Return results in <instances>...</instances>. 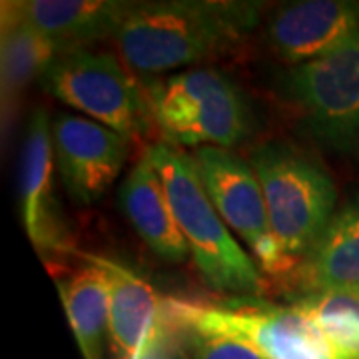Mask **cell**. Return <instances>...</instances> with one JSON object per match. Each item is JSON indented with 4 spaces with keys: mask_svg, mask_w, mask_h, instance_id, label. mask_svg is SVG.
<instances>
[{
    "mask_svg": "<svg viewBox=\"0 0 359 359\" xmlns=\"http://www.w3.org/2000/svg\"><path fill=\"white\" fill-rule=\"evenodd\" d=\"M259 2H132L116 32L122 62L140 76L198 65L231 50L259 22Z\"/></svg>",
    "mask_w": 359,
    "mask_h": 359,
    "instance_id": "obj_1",
    "label": "cell"
},
{
    "mask_svg": "<svg viewBox=\"0 0 359 359\" xmlns=\"http://www.w3.org/2000/svg\"><path fill=\"white\" fill-rule=\"evenodd\" d=\"M146 152L160 174L174 219L204 282L219 294H266L264 276L231 238L230 228L208 198L192 154L168 142H158Z\"/></svg>",
    "mask_w": 359,
    "mask_h": 359,
    "instance_id": "obj_2",
    "label": "cell"
},
{
    "mask_svg": "<svg viewBox=\"0 0 359 359\" xmlns=\"http://www.w3.org/2000/svg\"><path fill=\"white\" fill-rule=\"evenodd\" d=\"M250 164L264 190L276 244L292 268L308 256L335 216L334 180L309 156L283 142L257 146Z\"/></svg>",
    "mask_w": 359,
    "mask_h": 359,
    "instance_id": "obj_3",
    "label": "cell"
},
{
    "mask_svg": "<svg viewBox=\"0 0 359 359\" xmlns=\"http://www.w3.org/2000/svg\"><path fill=\"white\" fill-rule=\"evenodd\" d=\"M156 126L172 146L242 144L254 130V114L242 88L214 68H192L148 86Z\"/></svg>",
    "mask_w": 359,
    "mask_h": 359,
    "instance_id": "obj_4",
    "label": "cell"
},
{
    "mask_svg": "<svg viewBox=\"0 0 359 359\" xmlns=\"http://www.w3.org/2000/svg\"><path fill=\"white\" fill-rule=\"evenodd\" d=\"M172 302L196 334L233 339L264 359H346L320 325L295 306L283 308L257 297Z\"/></svg>",
    "mask_w": 359,
    "mask_h": 359,
    "instance_id": "obj_5",
    "label": "cell"
},
{
    "mask_svg": "<svg viewBox=\"0 0 359 359\" xmlns=\"http://www.w3.org/2000/svg\"><path fill=\"white\" fill-rule=\"evenodd\" d=\"M280 92L311 140L339 154H359V30L330 54L292 66Z\"/></svg>",
    "mask_w": 359,
    "mask_h": 359,
    "instance_id": "obj_6",
    "label": "cell"
},
{
    "mask_svg": "<svg viewBox=\"0 0 359 359\" xmlns=\"http://www.w3.org/2000/svg\"><path fill=\"white\" fill-rule=\"evenodd\" d=\"M52 98L72 106L128 140L148 132L152 110L128 66L112 52L80 50L58 56L44 76Z\"/></svg>",
    "mask_w": 359,
    "mask_h": 359,
    "instance_id": "obj_7",
    "label": "cell"
},
{
    "mask_svg": "<svg viewBox=\"0 0 359 359\" xmlns=\"http://www.w3.org/2000/svg\"><path fill=\"white\" fill-rule=\"evenodd\" d=\"M192 158L205 194L226 226L250 245L268 273L287 271L290 264L271 233L264 190L250 160L218 146L196 148Z\"/></svg>",
    "mask_w": 359,
    "mask_h": 359,
    "instance_id": "obj_8",
    "label": "cell"
},
{
    "mask_svg": "<svg viewBox=\"0 0 359 359\" xmlns=\"http://www.w3.org/2000/svg\"><path fill=\"white\" fill-rule=\"evenodd\" d=\"M52 148L68 198L92 205L120 176L130 140L100 122L60 112L52 118Z\"/></svg>",
    "mask_w": 359,
    "mask_h": 359,
    "instance_id": "obj_9",
    "label": "cell"
},
{
    "mask_svg": "<svg viewBox=\"0 0 359 359\" xmlns=\"http://www.w3.org/2000/svg\"><path fill=\"white\" fill-rule=\"evenodd\" d=\"M359 30V2L302 0L283 4L269 16L266 40L285 65L318 60Z\"/></svg>",
    "mask_w": 359,
    "mask_h": 359,
    "instance_id": "obj_10",
    "label": "cell"
},
{
    "mask_svg": "<svg viewBox=\"0 0 359 359\" xmlns=\"http://www.w3.org/2000/svg\"><path fill=\"white\" fill-rule=\"evenodd\" d=\"M54 148L52 120L46 110H34L26 132L20 162V212L26 233L40 254H60L68 248V231L52 192Z\"/></svg>",
    "mask_w": 359,
    "mask_h": 359,
    "instance_id": "obj_11",
    "label": "cell"
},
{
    "mask_svg": "<svg viewBox=\"0 0 359 359\" xmlns=\"http://www.w3.org/2000/svg\"><path fill=\"white\" fill-rule=\"evenodd\" d=\"M130 6L118 0H26L4 4L2 13L36 30L62 56L114 39Z\"/></svg>",
    "mask_w": 359,
    "mask_h": 359,
    "instance_id": "obj_12",
    "label": "cell"
},
{
    "mask_svg": "<svg viewBox=\"0 0 359 359\" xmlns=\"http://www.w3.org/2000/svg\"><path fill=\"white\" fill-rule=\"evenodd\" d=\"M118 204L132 228L156 256L174 264L190 256V248L174 219L160 174L148 152L142 154L138 164L122 182Z\"/></svg>",
    "mask_w": 359,
    "mask_h": 359,
    "instance_id": "obj_13",
    "label": "cell"
},
{
    "mask_svg": "<svg viewBox=\"0 0 359 359\" xmlns=\"http://www.w3.org/2000/svg\"><path fill=\"white\" fill-rule=\"evenodd\" d=\"M297 283L304 294L359 295V196L335 212L320 240L299 262Z\"/></svg>",
    "mask_w": 359,
    "mask_h": 359,
    "instance_id": "obj_14",
    "label": "cell"
},
{
    "mask_svg": "<svg viewBox=\"0 0 359 359\" xmlns=\"http://www.w3.org/2000/svg\"><path fill=\"white\" fill-rule=\"evenodd\" d=\"M56 283L84 359H104L110 320V273L104 257H88V264Z\"/></svg>",
    "mask_w": 359,
    "mask_h": 359,
    "instance_id": "obj_15",
    "label": "cell"
},
{
    "mask_svg": "<svg viewBox=\"0 0 359 359\" xmlns=\"http://www.w3.org/2000/svg\"><path fill=\"white\" fill-rule=\"evenodd\" d=\"M110 273L108 344L112 359H134L162 304V295L132 269L104 259Z\"/></svg>",
    "mask_w": 359,
    "mask_h": 359,
    "instance_id": "obj_16",
    "label": "cell"
},
{
    "mask_svg": "<svg viewBox=\"0 0 359 359\" xmlns=\"http://www.w3.org/2000/svg\"><path fill=\"white\" fill-rule=\"evenodd\" d=\"M58 52L25 22L2 13V104L11 110L30 82L44 76Z\"/></svg>",
    "mask_w": 359,
    "mask_h": 359,
    "instance_id": "obj_17",
    "label": "cell"
},
{
    "mask_svg": "<svg viewBox=\"0 0 359 359\" xmlns=\"http://www.w3.org/2000/svg\"><path fill=\"white\" fill-rule=\"evenodd\" d=\"M316 321L346 359H359V295L311 292L294 304Z\"/></svg>",
    "mask_w": 359,
    "mask_h": 359,
    "instance_id": "obj_18",
    "label": "cell"
},
{
    "mask_svg": "<svg viewBox=\"0 0 359 359\" xmlns=\"http://www.w3.org/2000/svg\"><path fill=\"white\" fill-rule=\"evenodd\" d=\"M198 334L174 308L172 295L162 304L134 359H192Z\"/></svg>",
    "mask_w": 359,
    "mask_h": 359,
    "instance_id": "obj_19",
    "label": "cell"
},
{
    "mask_svg": "<svg viewBox=\"0 0 359 359\" xmlns=\"http://www.w3.org/2000/svg\"><path fill=\"white\" fill-rule=\"evenodd\" d=\"M192 359H264L254 349L224 337H208L198 334Z\"/></svg>",
    "mask_w": 359,
    "mask_h": 359,
    "instance_id": "obj_20",
    "label": "cell"
}]
</instances>
